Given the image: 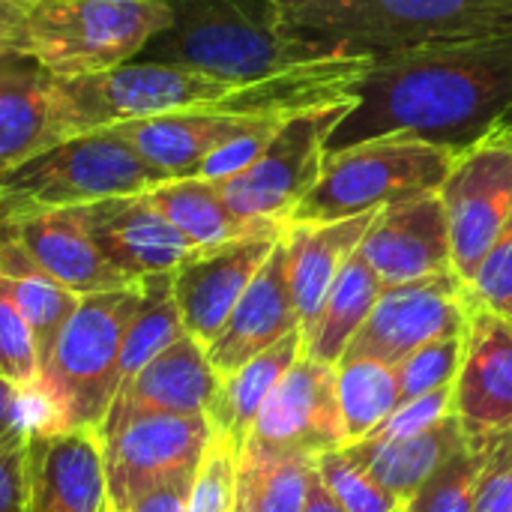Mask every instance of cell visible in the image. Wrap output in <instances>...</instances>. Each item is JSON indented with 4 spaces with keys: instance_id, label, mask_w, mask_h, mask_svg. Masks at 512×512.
Listing matches in <instances>:
<instances>
[{
    "instance_id": "cell-39",
    "label": "cell",
    "mask_w": 512,
    "mask_h": 512,
    "mask_svg": "<svg viewBox=\"0 0 512 512\" xmlns=\"http://www.w3.org/2000/svg\"><path fill=\"white\" fill-rule=\"evenodd\" d=\"M453 414V387L447 390H435L429 396H420V399H411V402H402L369 438L363 441H372V444H381V441H399V438H414V435H423L429 432L432 426H438L441 420H447Z\"/></svg>"
},
{
    "instance_id": "cell-47",
    "label": "cell",
    "mask_w": 512,
    "mask_h": 512,
    "mask_svg": "<svg viewBox=\"0 0 512 512\" xmlns=\"http://www.w3.org/2000/svg\"><path fill=\"white\" fill-rule=\"evenodd\" d=\"M9 3H15V0H0V9H3V6H9Z\"/></svg>"
},
{
    "instance_id": "cell-44",
    "label": "cell",
    "mask_w": 512,
    "mask_h": 512,
    "mask_svg": "<svg viewBox=\"0 0 512 512\" xmlns=\"http://www.w3.org/2000/svg\"><path fill=\"white\" fill-rule=\"evenodd\" d=\"M303 512H345L342 504L330 495V489L324 486V480L318 477L315 468H312V477H309V492H306Z\"/></svg>"
},
{
    "instance_id": "cell-5",
    "label": "cell",
    "mask_w": 512,
    "mask_h": 512,
    "mask_svg": "<svg viewBox=\"0 0 512 512\" xmlns=\"http://www.w3.org/2000/svg\"><path fill=\"white\" fill-rule=\"evenodd\" d=\"M459 150L411 135H381L327 153L315 189L288 225L339 222L441 192Z\"/></svg>"
},
{
    "instance_id": "cell-20",
    "label": "cell",
    "mask_w": 512,
    "mask_h": 512,
    "mask_svg": "<svg viewBox=\"0 0 512 512\" xmlns=\"http://www.w3.org/2000/svg\"><path fill=\"white\" fill-rule=\"evenodd\" d=\"M0 225L21 243L30 261L66 291L87 297L102 291H117L135 285L123 276L90 240L72 210H39L12 219H0Z\"/></svg>"
},
{
    "instance_id": "cell-13",
    "label": "cell",
    "mask_w": 512,
    "mask_h": 512,
    "mask_svg": "<svg viewBox=\"0 0 512 512\" xmlns=\"http://www.w3.org/2000/svg\"><path fill=\"white\" fill-rule=\"evenodd\" d=\"M246 444L312 459L342 450L345 438L336 405V366L303 354L264 402Z\"/></svg>"
},
{
    "instance_id": "cell-7",
    "label": "cell",
    "mask_w": 512,
    "mask_h": 512,
    "mask_svg": "<svg viewBox=\"0 0 512 512\" xmlns=\"http://www.w3.org/2000/svg\"><path fill=\"white\" fill-rule=\"evenodd\" d=\"M144 300V279L81 297L39 363V384L54 399L66 429H99L120 387L123 336Z\"/></svg>"
},
{
    "instance_id": "cell-10",
    "label": "cell",
    "mask_w": 512,
    "mask_h": 512,
    "mask_svg": "<svg viewBox=\"0 0 512 512\" xmlns=\"http://www.w3.org/2000/svg\"><path fill=\"white\" fill-rule=\"evenodd\" d=\"M438 195L450 222L453 273L471 285L512 216V135L465 147Z\"/></svg>"
},
{
    "instance_id": "cell-42",
    "label": "cell",
    "mask_w": 512,
    "mask_h": 512,
    "mask_svg": "<svg viewBox=\"0 0 512 512\" xmlns=\"http://www.w3.org/2000/svg\"><path fill=\"white\" fill-rule=\"evenodd\" d=\"M192 480H195V477H183V480L162 483V486L150 489L147 495H141L138 501H132L123 512H186V501H189ZM108 510H111V507H108Z\"/></svg>"
},
{
    "instance_id": "cell-3",
    "label": "cell",
    "mask_w": 512,
    "mask_h": 512,
    "mask_svg": "<svg viewBox=\"0 0 512 512\" xmlns=\"http://www.w3.org/2000/svg\"><path fill=\"white\" fill-rule=\"evenodd\" d=\"M171 21V0H18L12 48L54 78H78L138 60Z\"/></svg>"
},
{
    "instance_id": "cell-36",
    "label": "cell",
    "mask_w": 512,
    "mask_h": 512,
    "mask_svg": "<svg viewBox=\"0 0 512 512\" xmlns=\"http://www.w3.org/2000/svg\"><path fill=\"white\" fill-rule=\"evenodd\" d=\"M288 117L291 114H258V117H252L243 129H237L228 141H222L201 162L195 177L210 180V183H222V180H231V177L243 174L249 165L258 162V156L267 150V144L273 141V135L279 132V126Z\"/></svg>"
},
{
    "instance_id": "cell-37",
    "label": "cell",
    "mask_w": 512,
    "mask_h": 512,
    "mask_svg": "<svg viewBox=\"0 0 512 512\" xmlns=\"http://www.w3.org/2000/svg\"><path fill=\"white\" fill-rule=\"evenodd\" d=\"M0 375L15 387H33L39 381V351L27 321L9 297L0 276Z\"/></svg>"
},
{
    "instance_id": "cell-15",
    "label": "cell",
    "mask_w": 512,
    "mask_h": 512,
    "mask_svg": "<svg viewBox=\"0 0 512 512\" xmlns=\"http://www.w3.org/2000/svg\"><path fill=\"white\" fill-rule=\"evenodd\" d=\"M99 252L132 282L171 276L195 246L150 204L147 192L72 207Z\"/></svg>"
},
{
    "instance_id": "cell-12",
    "label": "cell",
    "mask_w": 512,
    "mask_h": 512,
    "mask_svg": "<svg viewBox=\"0 0 512 512\" xmlns=\"http://www.w3.org/2000/svg\"><path fill=\"white\" fill-rule=\"evenodd\" d=\"M453 414L471 450H486L512 429V321L483 306L471 288Z\"/></svg>"
},
{
    "instance_id": "cell-21",
    "label": "cell",
    "mask_w": 512,
    "mask_h": 512,
    "mask_svg": "<svg viewBox=\"0 0 512 512\" xmlns=\"http://www.w3.org/2000/svg\"><path fill=\"white\" fill-rule=\"evenodd\" d=\"M258 114L225 108H192L111 126L150 168L168 180L195 177L201 162Z\"/></svg>"
},
{
    "instance_id": "cell-8",
    "label": "cell",
    "mask_w": 512,
    "mask_h": 512,
    "mask_svg": "<svg viewBox=\"0 0 512 512\" xmlns=\"http://www.w3.org/2000/svg\"><path fill=\"white\" fill-rule=\"evenodd\" d=\"M354 102L357 99L351 96L291 114L255 165L216 183L228 210L252 228L285 234L294 210L315 189L324 171L333 129L354 108Z\"/></svg>"
},
{
    "instance_id": "cell-19",
    "label": "cell",
    "mask_w": 512,
    "mask_h": 512,
    "mask_svg": "<svg viewBox=\"0 0 512 512\" xmlns=\"http://www.w3.org/2000/svg\"><path fill=\"white\" fill-rule=\"evenodd\" d=\"M297 327H300V318L291 300L288 249H285V234H282L270 258L261 264V270L255 273V279L237 300L222 333L204 351H207L210 366L219 372V378H225Z\"/></svg>"
},
{
    "instance_id": "cell-30",
    "label": "cell",
    "mask_w": 512,
    "mask_h": 512,
    "mask_svg": "<svg viewBox=\"0 0 512 512\" xmlns=\"http://www.w3.org/2000/svg\"><path fill=\"white\" fill-rule=\"evenodd\" d=\"M183 336H186V327H183V318L171 291V276L144 279V300L120 345V363H117L120 387L132 375H138L150 360H156L162 351L180 342Z\"/></svg>"
},
{
    "instance_id": "cell-23",
    "label": "cell",
    "mask_w": 512,
    "mask_h": 512,
    "mask_svg": "<svg viewBox=\"0 0 512 512\" xmlns=\"http://www.w3.org/2000/svg\"><path fill=\"white\" fill-rule=\"evenodd\" d=\"M54 75L21 66L0 75V171L66 141Z\"/></svg>"
},
{
    "instance_id": "cell-40",
    "label": "cell",
    "mask_w": 512,
    "mask_h": 512,
    "mask_svg": "<svg viewBox=\"0 0 512 512\" xmlns=\"http://www.w3.org/2000/svg\"><path fill=\"white\" fill-rule=\"evenodd\" d=\"M474 512H512V429L489 441L474 492Z\"/></svg>"
},
{
    "instance_id": "cell-4",
    "label": "cell",
    "mask_w": 512,
    "mask_h": 512,
    "mask_svg": "<svg viewBox=\"0 0 512 512\" xmlns=\"http://www.w3.org/2000/svg\"><path fill=\"white\" fill-rule=\"evenodd\" d=\"M174 21L138 60L186 66L231 84H264L315 57L282 36L276 0H171Z\"/></svg>"
},
{
    "instance_id": "cell-1",
    "label": "cell",
    "mask_w": 512,
    "mask_h": 512,
    "mask_svg": "<svg viewBox=\"0 0 512 512\" xmlns=\"http://www.w3.org/2000/svg\"><path fill=\"white\" fill-rule=\"evenodd\" d=\"M351 96L357 102L333 129L327 153L381 135H411L462 153L512 135V27L372 63Z\"/></svg>"
},
{
    "instance_id": "cell-24",
    "label": "cell",
    "mask_w": 512,
    "mask_h": 512,
    "mask_svg": "<svg viewBox=\"0 0 512 512\" xmlns=\"http://www.w3.org/2000/svg\"><path fill=\"white\" fill-rule=\"evenodd\" d=\"M468 447V438L456 420V414H450L447 420H441L438 426H432L423 435L414 438H399V441H360L348 450L351 459H357V465L375 480L381 483L390 495H396L402 504H408L423 483L459 450Z\"/></svg>"
},
{
    "instance_id": "cell-46",
    "label": "cell",
    "mask_w": 512,
    "mask_h": 512,
    "mask_svg": "<svg viewBox=\"0 0 512 512\" xmlns=\"http://www.w3.org/2000/svg\"><path fill=\"white\" fill-rule=\"evenodd\" d=\"M234 512H258V510H255V507H252V504H249L246 498H240V495H237V504H234Z\"/></svg>"
},
{
    "instance_id": "cell-35",
    "label": "cell",
    "mask_w": 512,
    "mask_h": 512,
    "mask_svg": "<svg viewBox=\"0 0 512 512\" xmlns=\"http://www.w3.org/2000/svg\"><path fill=\"white\" fill-rule=\"evenodd\" d=\"M459 366H462V336L423 345L420 351H414L393 369L402 402L453 387L459 378Z\"/></svg>"
},
{
    "instance_id": "cell-17",
    "label": "cell",
    "mask_w": 512,
    "mask_h": 512,
    "mask_svg": "<svg viewBox=\"0 0 512 512\" xmlns=\"http://www.w3.org/2000/svg\"><path fill=\"white\" fill-rule=\"evenodd\" d=\"M105 462L96 429L27 435L24 512H105Z\"/></svg>"
},
{
    "instance_id": "cell-34",
    "label": "cell",
    "mask_w": 512,
    "mask_h": 512,
    "mask_svg": "<svg viewBox=\"0 0 512 512\" xmlns=\"http://www.w3.org/2000/svg\"><path fill=\"white\" fill-rule=\"evenodd\" d=\"M237 465H240L237 447L228 438L213 432V438L201 456V465L195 471L186 512H234Z\"/></svg>"
},
{
    "instance_id": "cell-28",
    "label": "cell",
    "mask_w": 512,
    "mask_h": 512,
    "mask_svg": "<svg viewBox=\"0 0 512 512\" xmlns=\"http://www.w3.org/2000/svg\"><path fill=\"white\" fill-rule=\"evenodd\" d=\"M336 405L345 447L360 444L402 405L396 372L378 360L342 357L336 363Z\"/></svg>"
},
{
    "instance_id": "cell-38",
    "label": "cell",
    "mask_w": 512,
    "mask_h": 512,
    "mask_svg": "<svg viewBox=\"0 0 512 512\" xmlns=\"http://www.w3.org/2000/svg\"><path fill=\"white\" fill-rule=\"evenodd\" d=\"M468 288L483 306L512 321V216Z\"/></svg>"
},
{
    "instance_id": "cell-26",
    "label": "cell",
    "mask_w": 512,
    "mask_h": 512,
    "mask_svg": "<svg viewBox=\"0 0 512 512\" xmlns=\"http://www.w3.org/2000/svg\"><path fill=\"white\" fill-rule=\"evenodd\" d=\"M381 291H384V285H381L378 273L357 249L339 270V276L324 300L315 330L303 339V354L318 363L336 366L342 360V354L348 351L351 339L360 333V327L372 315Z\"/></svg>"
},
{
    "instance_id": "cell-32",
    "label": "cell",
    "mask_w": 512,
    "mask_h": 512,
    "mask_svg": "<svg viewBox=\"0 0 512 512\" xmlns=\"http://www.w3.org/2000/svg\"><path fill=\"white\" fill-rule=\"evenodd\" d=\"M483 462L486 450H459L423 483V489L405 507L411 512H474V492Z\"/></svg>"
},
{
    "instance_id": "cell-27",
    "label": "cell",
    "mask_w": 512,
    "mask_h": 512,
    "mask_svg": "<svg viewBox=\"0 0 512 512\" xmlns=\"http://www.w3.org/2000/svg\"><path fill=\"white\" fill-rule=\"evenodd\" d=\"M147 198L195 249L222 246V243H231L240 237L276 234V231H261V228L240 222L228 210L219 186L210 180H201V177L168 180V183L150 189Z\"/></svg>"
},
{
    "instance_id": "cell-6",
    "label": "cell",
    "mask_w": 512,
    "mask_h": 512,
    "mask_svg": "<svg viewBox=\"0 0 512 512\" xmlns=\"http://www.w3.org/2000/svg\"><path fill=\"white\" fill-rule=\"evenodd\" d=\"M162 183L168 177L150 168L114 129L84 132L0 171V219L141 195Z\"/></svg>"
},
{
    "instance_id": "cell-18",
    "label": "cell",
    "mask_w": 512,
    "mask_h": 512,
    "mask_svg": "<svg viewBox=\"0 0 512 512\" xmlns=\"http://www.w3.org/2000/svg\"><path fill=\"white\" fill-rule=\"evenodd\" d=\"M219 372L210 366L207 351L189 333L150 360L138 375H132L114 396L102 426L105 432L117 423L147 414H177V417H207L219 393Z\"/></svg>"
},
{
    "instance_id": "cell-16",
    "label": "cell",
    "mask_w": 512,
    "mask_h": 512,
    "mask_svg": "<svg viewBox=\"0 0 512 512\" xmlns=\"http://www.w3.org/2000/svg\"><path fill=\"white\" fill-rule=\"evenodd\" d=\"M360 255L372 264L384 288L450 273V222L441 195L429 192L378 210L360 243Z\"/></svg>"
},
{
    "instance_id": "cell-25",
    "label": "cell",
    "mask_w": 512,
    "mask_h": 512,
    "mask_svg": "<svg viewBox=\"0 0 512 512\" xmlns=\"http://www.w3.org/2000/svg\"><path fill=\"white\" fill-rule=\"evenodd\" d=\"M300 357H303V333L297 327L288 336H282L276 345H270L249 363H243L237 372L225 375L219 384V393L213 399V408L207 411L213 432L228 438L240 453L249 441V432H252L264 402L270 399L276 384L285 378V372Z\"/></svg>"
},
{
    "instance_id": "cell-45",
    "label": "cell",
    "mask_w": 512,
    "mask_h": 512,
    "mask_svg": "<svg viewBox=\"0 0 512 512\" xmlns=\"http://www.w3.org/2000/svg\"><path fill=\"white\" fill-rule=\"evenodd\" d=\"M18 393H21V387H15L12 381H6V378L0 375V435H6L9 429H15Z\"/></svg>"
},
{
    "instance_id": "cell-11",
    "label": "cell",
    "mask_w": 512,
    "mask_h": 512,
    "mask_svg": "<svg viewBox=\"0 0 512 512\" xmlns=\"http://www.w3.org/2000/svg\"><path fill=\"white\" fill-rule=\"evenodd\" d=\"M468 282L453 270L384 288L372 315L342 357H366L396 369L423 345L465 336Z\"/></svg>"
},
{
    "instance_id": "cell-50",
    "label": "cell",
    "mask_w": 512,
    "mask_h": 512,
    "mask_svg": "<svg viewBox=\"0 0 512 512\" xmlns=\"http://www.w3.org/2000/svg\"><path fill=\"white\" fill-rule=\"evenodd\" d=\"M108 512H111V510H108Z\"/></svg>"
},
{
    "instance_id": "cell-33",
    "label": "cell",
    "mask_w": 512,
    "mask_h": 512,
    "mask_svg": "<svg viewBox=\"0 0 512 512\" xmlns=\"http://www.w3.org/2000/svg\"><path fill=\"white\" fill-rule=\"evenodd\" d=\"M315 471L330 489V495L345 512H396L405 507L396 495H390L381 483H375L348 450H333L315 459Z\"/></svg>"
},
{
    "instance_id": "cell-31",
    "label": "cell",
    "mask_w": 512,
    "mask_h": 512,
    "mask_svg": "<svg viewBox=\"0 0 512 512\" xmlns=\"http://www.w3.org/2000/svg\"><path fill=\"white\" fill-rule=\"evenodd\" d=\"M6 288H9V297L15 300L21 318L27 321V327L33 333V342H36V351H39V363H42L45 354L51 351L57 333L63 330V324L78 309L81 297L66 291L63 285L51 282L39 267L30 270V273H21L15 279H6Z\"/></svg>"
},
{
    "instance_id": "cell-2",
    "label": "cell",
    "mask_w": 512,
    "mask_h": 512,
    "mask_svg": "<svg viewBox=\"0 0 512 512\" xmlns=\"http://www.w3.org/2000/svg\"><path fill=\"white\" fill-rule=\"evenodd\" d=\"M276 27L315 60L384 63L512 27V0H276Z\"/></svg>"
},
{
    "instance_id": "cell-41",
    "label": "cell",
    "mask_w": 512,
    "mask_h": 512,
    "mask_svg": "<svg viewBox=\"0 0 512 512\" xmlns=\"http://www.w3.org/2000/svg\"><path fill=\"white\" fill-rule=\"evenodd\" d=\"M27 498V432L0 435V512H24Z\"/></svg>"
},
{
    "instance_id": "cell-29",
    "label": "cell",
    "mask_w": 512,
    "mask_h": 512,
    "mask_svg": "<svg viewBox=\"0 0 512 512\" xmlns=\"http://www.w3.org/2000/svg\"><path fill=\"white\" fill-rule=\"evenodd\" d=\"M315 459L246 444L237 465V495L258 512H303Z\"/></svg>"
},
{
    "instance_id": "cell-49",
    "label": "cell",
    "mask_w": 512,
    "mask_h": 512,
    "mask_svg": "<svg viewBox=\"0 0 512 512\" xmlns=\"http://www.w3.org/2000/svg\"><path fill=\"white\" fill-rule=\"evenodd\" d=\"M105 512H108V507H105Z\"/></svg>"
},
{
    "instance_id": "cell-14",
    "label": "cell",
    "mask_w": 512,
    "mask_h": 512,
    "mask_svg": "<svg viewBox=\"0 0 512 512\" xmlns=\"http://www.w3.org/2000/svg\"><path fill=\"white\" fill-rule=\"evenodd\" d=\"M279 240L282 234H258L210 249H195L171 273V291L183 327L195 342L207 348L222 333L237 300Z\"/></svg>"
},
{
    "instance_id": "cell-22",
    "label": "cell",
    "mask_w": 512,
    "mask_h": 512,
    "mask_svg": "<svg viewBox=\"0 0 512 512\" xmlns=\"http://www.w3.org/2000/svg\"><path fill=\"white\" fill-rule=\"evenodd\" d=\"M375 216L378 213H363L339 222H312V225L285 228L288 285H291V300L300 318L303 339L315 330L339 270L360 249Z\"/></svg>"
},
{
    "instance_id": "cell-48",
    "label": "cell",
    "mask_w": 512,
    "mask_h": 512,
    "mask_svg": "<svg viewBox=\"0 0 512 512\" xmlns=\"http://www.w3.org/2000/svg\"><path fill=\"white\" fill-rule=\"evenodd\" d=\"M396 512H411V510H408V507H399V510H396Z\"/></svg>"
},
{
    "instance_id": "cell-9",
    "label": "cell",
    "mask_w": 512,
    "mask_h": 512,
    "mask_svg": "<svg viewBox=\"0 0 512 512\" xmlns=\"http://www.w3.org/2000/svg\"><path fill=\"white\" fill-rule=\"evenodd\" d=\"M213 438L207 417L147 414L99 432L111 512H123L150 489L195 477Z\"/></svg>"
},
{
    "instance_id": "cell-43",
    "label": "cell",
    "mask_w": 512,
    "mask_h": 512,
    "mask_svg": "<svg viewBox=\"0 0 512 512\" xmlns=\"http://www.w3.org/2000/svg\"><path fill=\"white\" fill-rule=\"evenodd\" d=\"M15 3H9V6L0 9V75L3 72H12V69H21V66H30L12 48V12H15Z\"/></svg>"
}]
</instances>
